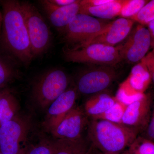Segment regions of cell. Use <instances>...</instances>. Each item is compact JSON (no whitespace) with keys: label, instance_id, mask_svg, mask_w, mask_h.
Here are the masks:
<instances>
[{"label":"cell","instance_id":"16","mask_svg":"<svg viewBox=\"0 0 154 154\" xmlns=\"http://www.w3.org/2000/svg\"><path fill=\"white\" fill-rule=\"evenodd\" d=\"M117 101L115 97L107 92H102L90 96L83 108L90 119H94L105 113Z\"/></svg>","mask_w":154,"mask_h":154},{"label":"cell","instance_id":"24","mask_svg":"<svg viewBox=\"0 0 154 154\" xmlns=\"http://www.w3.org/2000/svg\"><path fill=\"white\" fill-rule=\"evenodd\" d=\"M25 154H52L51 141L43 140L30 146Z\"/></svg>","mask_w":154,"mask_h":154},{"label":"cell","instance_id":"30","mask_svg":"<svg viewBox=\"0 0 154 154\" xmlns=\"http://www.w3.org/2000/svg\"><path fill=\"white\" fill-rule=\"evenodd\" d=\"M86 154H96V149L91 145V147Z\"/></svg>","mask_w":154,"mask_h":154},{"label":"cell","instance_id":"28","mask_svg":"<svg viewBox=\"0 0 154 154\" xmlns=\"http://www.w3.org/2000/svg\"><path fill=\"white\" fill-rule=\"evenodd\" d=\"M50 2L59 7H64L69 5L76 2L77 0H49Z\"/></svg>","mask_w":154,"mask_h":154},{"label":"cell","instance_id":"5","mask_svg":"<svg viewBox=\"0 0 154 154\" xmlns=\"http://www.w3.org/2000/svg\"><path fill=\"white\" fill-rule=\"evenodd\" d=\"M65 59L69 62L113 67L122 60L118 47L99 43L78 49L65 48Z\"/></svg>","mask_w":154,"mask_h":154},{"label":"cell","instance_id":"7","mask_svg":"<svg viewBox=\"0 0 154 154\" xmlns=\"http://www.w3.org/2000/svg\"><path fill=\"white\" fill-rule=\"evenodd\" d=\"M20 3L34 58L41 55L49 48L51 42L50 30L35 6L29 2Z\"/></svg>","mask_w":154,"mask_h":154},{"label":"cell","instance_id":"2","mask_svg":"<svg viewBox=\"0 0 154 154\" xmlns=\"http://www.w3.org/2000/svg\"><path fill=\"white\" fill-rule=\"evenodd\" d=\"M139 134L121 124L90 119L87 138L98 151L105 154H122Z\"/></svg>","mask_w":154,"mask_h":154},{"label":"cell","instance_id":"4","mask_svg":"<svg viewBox=\"0 0 154 154\" xmlns=\"http://www.w3.org/2000/svg\"><path fill=\"white\" fill-rule=\"evenodd\" d=\"M109 23L79 13L62 32L63 40L70 49L85 47L105 30Z\"/></svg>","mask_w":154,"mask_h":154},{"label":"cell","instance_id":"23","mask_svg":"<svg viewBox=\"0 0 154 154\" xmlns=\"http://www.w3.org/2000/svg\"><path fill=\"white\" fill-rule=\"evenodd\" d=\"M147 2L145 0H127L119 16L130 19L138 13Z\"/></svg>","mask_w":154,"mask_h":154},{"label":"cell","instance_id":"32","mask_svg":"<svg viewBox=\"0 0 154 154\" xmlns=\"http://www.w3.org/2000/svg\"><path fill=\"white\" fill-rule=\"evenodd\" d=\"M96 149V148H95ZM96 154H105L104 153H103L99 151H98V150L96 149Z\"/></svg>","mask_w":154,"mask_h":154},{"label":"cell","instance_id":"11","mask_svg":"<svg viewBox=\"0 0 154 154\" xmlns=\"http://www.w3.org/2000/svg\"><path fill=\"white\" fill-rule=\"evenodd\" d=\"M152 98L150 94H143L139 99L128 105L121 124L140 134L145 131L151 116Z\"/></svg>","mask_w":154,"mask_h":154},{"label":"cell","instance_id":"9","mask_svg":"<svg viewBox=\"0 0 154 154\" xmlns=\"http://www.w3.org/2000/svg\"><path fill=\"white\" fill-rule=\"evenodd\" d=\"M151 44V35L149 29L138 25L123 45L118 47L122 60L129 63L141 60L146 55Z\"/></svg>","mask_w":154,"mask_h":154},{"label":"cell","instance_id":"12","mask_svg":"<svg viewBox=\"0 0 154 154\" xmlns=\"http://www.w3.org/2000/svg\"><path fill=\"white\" fill-rule=\"evenodd\" d=\"M78 94L75 87H69L50 105L44 122V126L47 130L51 132L55 129L75 106Z\"/></svg>","mask_w":154,"mask_h":154},{"label":"cell","instance_id":"27","mask_svg":"<svg viewBox=\"0 0 154 154\" xmlns=\"http://www.w3.org/2000/svg\"><path fill=\"white\" fill-rule=\"evenodd\" d=\"M110 0H82L80 1V5L82 6L94 7L101 5L108 2Z\"/></svg>","mask_w":154,"mask_h":154},{"label":"cell","instance_id":"25","mask_svg":"<svg viewBox=\"0 0 154 154\" xmlns=\"http://www.w3.org/2000/svg\"><path fill=\"white\" fill-rule=\"evenodd\" d=\"M141 61L146 67L154 84V53L150 52L147 54Z\"/></svg>","mask_w":154,"mask_h":154},{"label":"cell","instance_id":"31","mask_svg":"<svg viewBox=\"0 0 154 154\" xmlns=\"http://www.w3.org/2000/svg\"><path fill=\"white\" fill-rule=\"evenodd\" d=\"M8 89V88H4V89H2V90L0 91V101H1V99H2V97L3 95L6 93V91H7Z\"/></svg>","mask_w":154,"mask_h":154},{"label":"cell","instance_id":"29","mask_svg":"<svg viewBox=\"0 0 154 154\" xmlns=\"http://www.w3.org/2000/svg\"><path fill=\"white\" fill-rule=\"evenodd\" d=\"M149 30L151 36H153L154 37V20L151 21L148 24Z\"/></svg>","mask_w":154,"mask_h":154},{"label":"cell","instance_id":"19","mask_svg":"<svg viewBox=\"0 0 154 154\" xmlns=\"http://www.w3.org/2000/svg\"><path fill=\"white\" fill-rule=\"evenodd\" d=\"M121 154H154V142L138 135Z\"/></svg>","mask_w":154,"mask_h":154},{"label":"cell","instance_id":"8","mask_svg":"<svg viewBox=\"0 0 154 154\" xmlns=\"http://www.w3.org/2000/svg\"><path fill=\"white\" fill-rule=\"evenodd\" d=\"M117 77L113 67L91 68L80 72L76 79L75 87L78 94L91 96L106 92Z\"/></svg>","mask_w":154,"mask_h":154},{"label":"cell","instance_id":"26","mask_svg":"<svg viewBox=\"0 0 154 154\" xmlns=\"http://www.w3.org/2000/svg\"><path fill=\"white\" fill-rule=\"evenodd\" d=\"M141 136L154 142V107L148 125L144 131L143 134Z\"/></svg>","mask_w":154,"mask_h":154},{"label":"cell","instance_id":"10","mask_svg":"<svg viewBox=\"0 0 154 154\" xmlns=\"http://www.w3.org/2000/svg\"><path fill=\"white\" fill-rule=\"evenodd\" d=\"M90 120L83 107L75 105L51 133L56 139H80L84 137L83 133L88 129Z\"/></svg>","mask_w":154,"mask_h":154},{"label":"cell","instance_id":"21","mask_svg":"<svg viewBox=\"0 0 154 154\" xmlns=\"http://www.w3.org/2000/svg\"><path fill=\"white\" fill-rule=\"evenodd\" d=\"M128 105L117 100L116 102L105 113L91 119H102L121 124L122 119L124 115Z\"/></svg>","mask_w":154,"mask_h":154},{"label":"cell","instance_id":"6","mask_svg":"<svg viewBox=\"0 0 154 154\" xmlns=\"http://www.w3.org/2000/svg\"><path fill=\"white\" fill-rule=\"evenodd\" d=\"M31 128L30 122L18 115L0 126V153L25 154L30 146L27 143Z\"/></svg>","mask_w":154,"mask_h":154},{"label":"cell","instance_id":"22","mask_svg":"<svg viewBox=\"0 0 154 154\" xmlns=\"http://www.w3.org/2000/svg\"><path fill=\"white\" fill-rule=\"evenodd\" d=\"M130 19L141 25H148L154 20V0L147 3L138 13Z\"/></svg>","mask_w":154,"mask_h":154},{"label":"cell","instance_id":"3","mask_svg":"<svg viewBox=\"0 0 154 154\" xmlns=\"http://www.w3.org/2000/svg\"><path fill=\"white\" fill-rule=\"evenodd\" d=\"M70 79L59 69L49 70L37 78L33 85L32 99L38 108L47 110L50 105L69 88Z\"/></svg>","mask_w":154,"mask_h":154},{"label":"cell","instance_id":"20","mask_svg":"<svg viewBox=\"0 0 154 154\" xmlns=\"http://www.w3.org/2000/svg\"><path fill=\"white\" fill-rule=\"evenodd\" d=\"M18 76V72L14 66L0 56V89L7 88Z\"/></svg>","mask_w":154,"mask_h":154},{"label":"cell","instance_id":"1","mask_svg":"<svg viewBox=\"0 0 154 154\" xmlns=\"http://www.w3.org/2000/svg\"><path fill=\"white\" fill-rule=\"evenodd\" d=\"M1 4L3 10L2 45L10 54L28 66L33 57L21 3L16 0H5Z\"/></svg>","mask_w":154,"mask_h":154},{"label":"cell","instance_id":"18","mask_svg":"<svg viewBox=\"0 0 154 154\" xmlns=\"http://www.w3.org/2000/svg\"><path fill=\"white\" fill-rule=\"evenodd\" d=\"M19 109L18 99L8 88L0 101V126L18 115Z\"/></svg>","mask_w":154,"mask_h":154},{"label":"cell","instance_id":"17","mask_svg":"<svg viewBox=\"0 0 154 154\" xmlns=\"http://www.w3.org/2000/svg\"><path fill=\"white\" fill-rule=\"evenodd\" d=\"M51 143L52 154H86L91 145L84 137L77 140L57 139Z\"/></svg>","mask_w":154,"mask_h":154},{"label":"cell","instance_id":"34","mask_svg":"<svg viewBox=\"0 0 154 154\" xmlns=\"http://www.w3.org/2000/svg\"><path fill=\"white\" fill-rule=\"evenodd\" d=\"M1 89H0V91H1Z\"/></svg>","mask_w":154,"mask_h":154},{"label":"cell","instance_id":"15","mask_svg":"<svg viewBox=\"0 0 154 154\" xmlns=\"http://www.w3.org/2000/svg\"><path fill=\"white\" fill-rule=\"evenodd\" d=\"M127 0H110L101 5L89 7L81 6L79 14H85L101 19H113L120 16Z\"/></svg>","mask_w":154,"mask_h":154},{"label":"cell","instance_id":"13","mask_svg":"<svg viewBox=\"0 0 154 154\" xmlns=\"http://www.w3.org/2000/svg\"><path fill=\"white\" fill-rule=\"evenodd\" d=\"M40 3L51 23L61 33L79 13L81 8L80 1L64 7L56 6L49 0L41 1Z\"/></svg>","mask_w":154,"mask_h":154},{"label":"cell","instance_id":"33","mask_svg":"<svg viewBox=\"0 0 154 154\" xmlns=\"http://www.w3.org/2000/svg\"><path fill=\"white\" fill-rule=\"evenodd\" d=\"M0 154H4L1 153H0Z\"/></svg>","mask_w":154,"mask_h":154},{"label":"cell","instance_id":"14","mask_svg":"<svg viewBox=\"0 0 154 154\" xmlns=\"http://www.w3.org/2000/svg\"><path fill=\"white\" fill-rule=\"evenodd\" d=\"M134 23V21L131 19L124 18L110 22L105 30L94 38L90 44L99 43L114 47L129 34Z\"/></svg>","mask_w":154,"mask_h":154}]
</instances>
